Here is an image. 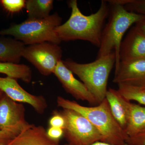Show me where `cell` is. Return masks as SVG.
<instances>
[{
  "label": "cell",
  "instance_id": "cell-1",
  "mask_svg": "<svg viewBox=\"0 0 145 145\" xmlns=\"http://www.w3.org/2000/svg\"><path fill=\"white\" fill-rule=\"evenodd\" d=\"M71 12L65 23L55 29V32L61 42L83 40L100 47L105 22L108 18L110 5L106 1H102L99 10L89 16H85L78 8V2H68Z\"/></svg>",
  "mask_w": 145,
  "mask_h": 145
},
{
  "label": "cell",
  "instance_id": "cell-2",
  "mask_svg": "<svg viewBox=\"0 0 145 145\" xmlns=\"http://www.w3.org/2000/svg\"><path fill=\"white\" fill-rule=\"evenodd\" d=\"M57 103L58 106L72 110L88 119L101 134V142L113 145L127 144L128 136L114 119L106 98L92 107L84 106L61 96L57 97Z\"/></svg>",
  "mask_w": 145,
  "mask_h": 145
},
{
  "label": "cell",
  "instance_id": "cell-3",
  "mask_svg": "<svg viewBox=\"0 0 145 145\" xmlns=\"http://www.w3.org/2000/svg\"><path fill=\"white\" fill-rule=\"evenodd\" d=\"M108 3L110 7L108 22L103 29L97 59L114 51L116 55V68L120 61L119 52L123 36L133 24L144 20L145 16L128 11L122 5Z\"/></svg>",
  "mask_w": 145,
  "mask_h": 145
},
{
  "label": "cell",
  "instance_id": "cell-4",
  "mask_svg": "<svg viewBox=\"0 0 145 145\" xmlns=\"http://www.w3.org/2000/svg\"><path fill=\"white\" fill-rule=\"evenodd\" d=\"M63 61L67 67L80 79L98 105L105 99L109 76L116 62L114 51L88 63H79L70 59Z\"/></svg>",
  "mask_w": 145,
  "mask_h": 145
},
{
  "label": "cell",
  "instance_id": "cell-5",
  "mask_svg": "<svg viewBox=\"0 0 145 145\" xmlns=\"http://www.w3.org/2000/svg\"><path fill=\"white\" fill-rule=\"evenodd\" d=\"M62 18L58 13L50 15L41 20H28L0 30V36H11L25 45H33L44 42L59 44L61 42L55 29L61 25Z\"/></svg>",
  "mask_w": 145,
  "mask_h": 145
},
{
  "label": "cell",
  "instance_id": "cell-6",
  "mask_svg": "<svg viewBox=\"0 0 145 145\" xmlns=\"http://www.w3.org/2000/svg\"><path fill=\"white\" fill-rule=\"evenodd\" d=\"M65 121L63 137L71 145H90L101 141L100 133L85 117L72 110L60 111Z\"/></svg>",
  "mask_w": 145,
  "mask_h": 145
},
{
  "label": "cell",
  "instance_id": "cell-7",
  "mask_svg": "<svg viewBox=\"0 0 145 145\" xmlns=\"http://www.w3.org/2000/svg\"><path fill=\"white\" fill-rule=\"evenodd\" d=\"M62 50L59 45L44 42L25 48L22 57L31 63L42 75L54 73L58 63L61 60Z\"/></svg>",
  "mask_w": 145,
  "mask_h": 145
},
{
  "label": "cell",
  "instance_id": "cell-8",
  "mask_svg": "<svg viewBox=\"0 0 145 145\" xmlns=\"http://www.w3.org/2000/svg\"><path fill=\"white\" fill-rule=\"evenodd\" d=\"M0 89L13 101L30 105L38 114H43L47 108V101L43 96L29 93L20 85L16 79L0 77Z\"/></svg>",
  "mask_w": 145,
  "mask_h": 145
},
{
  "label": "cell",
  "instance_id": "cell-9",
  "mask_svg": "<svg viewBox=\"0 0 145 145\" xmlns=\"http://www.w3.org/2000/svg\"><path fill=\"white\" fill-rule=\"evenodd\" d=\"M54 74L67 93L78 100L98 105L96 99L82 82L78 80L62 60L57 64Z\"/></svg>",
  "mask_w": 145,
  "mask_h": 145
},
{
  "label": "cell",
  "instance_id": "cell-10",
  "mask_svg": "<svg viewBox=\"0 0 145 145\" xmlns=\"http://www.w3.org/2000/svg\"><path fill=\"white\" fill-rule=\"evenodd\" d=\"M112 82L145 88V60L121 61L115 68Z\"/></svg>",
  "mask_w": 145,
  "mask_h": 145
},
{
  "label": "cell",
  "instance_id": "cell-11",
  "mask_svg": "<svg viewBox=\"0 0 145 145\" xmlns=\"http://www.w3.org/2000/svg\"><path fill=\"white\" fill-rule=\"evenodd\" d=\"M29 124L25 119V108L3 93L0 98V130Z\"/></svg>",
  "mask_w": 145,
  "mask_h": 145
},
{
  "label": "cell",
  "instance_id": "cell-12",
  "mask_svg": "<svg viewBox=\"0 0 145 145\" xmlns=\"http://www.w3.org/2000/svg\"><path fill=\"white\" fill-rule=\"evenodd\" d=\"M119 59L120 61L145 60V35L138 31L135 26L130 29L122 40Z\"/></svg>",
  "mask_w": 145,
  "mask_h": 145
},
{
  "label": "cell",
  "instance_id": "cell-13",
  "mask_svg": "<svg viewBox=\"0 0 145 145\" xmlns=\"http://www.w3.org/2000/svg\"><path fill=\"white\" fill-rule=\"evenodd\" d=\"M59 142L50 139L41 125L31 126L22 131L7 145H57Z\"/></svg>",
  "mask_w": 145,
  "mask_h": 145
},
{
  "label": "cell",
  "instance_id": "cell-14",
  "mask_svg": "<svg viewBox=\"0 0 145 145\" xmlns=\"http://www.w3.org/2000/svg\"><path fill=\"white\" fill-rule=\"evenodd\" d=\"M125 99L127 114L125 131L128 137H132L145 128V107L132 103Z\"/></svg>",
  "mask_w": 145,
  "mask_h": 145
},
{
  "label": "cell",
  "instance_id": "cell-15",
  "mask_svg": "<svg viewBox=\"0 0 145 145\" xmlns=\"http://www.w3.org/2000/svg\"><path fill=\"white\" fill-rule=\"evenodd\" d=\"M25 47L22 42L0 36V62L19 64Z\"/></svg>",
  "mask_w": 145,
  "mask_h": 145
},
{
  "label": "cell",
  "instance_id": "cell-16",
  "mask_svg": "<svg viewBox=\"0 0 145 145\" xmlns=\"http://www.w3.org/2000/svg\"><path fill=\"white\" fill-rule=\"evenodd\" d=\"M105 98L114 119L125 131L127 121V114L124 98L117 89L112 88L108 89Z\"/></svg>",
  "mask_w": 145,
  "mask_h": 145
},
{
  "label": "cell",
  "instance_id": "cell-17",
  "mask_svg": "<svg viewBox=\"0 0 145 145\" xmlns=\"http://www.w3.org/2000/svg\"><path fill=\"white\" fill-rule=\"evenodd\" d=\"M52 0H27L25 7L28 20H41L50 16L53 8Z\"/></svg>",
  "mask_w": 145,
  "mask_h": 145
},
{
  "label": "cell",
  "instance_id": "cell-18",
  "mask_svg": "<svg viewBox=\"0 0 145 145\" xmlns=\"http://www.w3.org/2000/svg\"><path fill=\"white\" fill-rule=\"evenodd\" d=\"M0 73L7 77L20 79L24 82L29 83L32 79V71L27 65L0 62Z\"/></svg>",
  "mask_w": 145,
  "mask_h": 145
},
{
  "label": "cell",
  "instance_id": "cell-19",
  "mask_svg": "<svg viewBox=\"0 0 145 145\" xmlns=\"http://www.w3.org/2000/svg\"><path fill=\"white\" fill-rule=\"evenodd\" d=\"M117 90L128 101H135L145 106V89L127 85L118 84Z\"/></svg>",
  "mask_w": 145,
  "mask_h": 145
},
{
  "label": "cell",
  "instance_id": "cell-20",
  "mask_svg": "<svg viewBox=\"0 0 145 145\" xmlns=\"http://www.w3.org/2000/svg\"><path fill=\"white\" fill-rule=\"evenodd\" d=\"M31 125L29 124L27 125L17 127L11 129L0 130V144H8L22 131L31 126Z\"/></svg>",
  "mask_w": 145,
  "mask_h": 145
},
{
  "label": "cell",
  "instance_id": "cell-21",
  "mask_svg": "<svg viewBox=\"0 0 145 145\" xmlns=\"http://www.w3.org/2000/svg\"><path fill=\"white\" fill-rule=\"evenodd\" d=\"M0 3L5 9L10 13L19 12L25 7L24 0H2Z\"/></svg>",
  "mask_w": 145,
  "mask_h": 145
},
{
  "label": "cell",
  "instance_id": "cell-22",
  "mask_svg": "<svg viewBox=\"0 0 145 145\" xmlns=\"http://www.w3.org/2000/svg\"><path fill=\"white\" fill-rule=\"evenodd\" d=\"M125 7L128 11L145 16V0H131Z\"/></svg>",
  "mask_w": 145,
  "mask_h": 145
},
{
  "label": "cell",
  "instance_id": "cell-23",
  "mask_svg": "<svg viewBox=\"0 0 145 145\" xmlns=\"http://www.w3.org/2000/svg\"><path fill=\"white\" fill-rule=\"evenodd\" d=\"M48 124L49 127L60 128L64 129L65 126V121L60 112L55 110L49 119Z\"/></svg>",
  "mask_w": 145,
  "mask_h": 145
},
{
  "label": "cell",
  "instance_id": "cell-24",
  "mask_svg": "<svg viewBox=\"0 0 145 145\" xmlns=\"http://www.w3.org/2000/svg\"><path fill=\"white\" fill-rule=\"evenodd\" d=\"M126 143L129 145H145V128L136 135L129 137Z\"/></svg>",
  "mask_w": 145,
  "mask_h": 145
},
{
  "label": "cell",
  "instance_id": "cell-25",
  "mask_svg": "<svg viewBox=\"0 0 145 145\" xmlns=\"http://www.w3.org/2000/svg\"><path fill=\"white\" fill-rule=\"evenodd\" d=\"M47 134L50 139L59 142L60 139L63 137L64 129L60 128L49 127L46 131Z\"/></svg>",
  "mask_w": 145,
  "mask_h": 145
},
{
  "label": "cell",
  "instance_id": "cell-26",
  "mask_svg": "<svg viewBox=\"0 0 145 145\" xmlns=\"http://www.w3.org/2000/svg\"><path fill=\"white\" fill-rule=\"evenodd\" d=\"M134 26L138 31L145 35V19L135 24Z\"/></svg>",
  "mask_w": 145,
  "mask_h": 145
},
{
  "label": "cell",
  "instance_id": "cell-27",
  "mask_svg": "<svg viewBox=\"0 0 145 145\" xmlns=\"http://www.w3.org/2000/svg\"><path fill=\"white\" fill-rule=\"evenodd\" d=\"M64 145H71L69 144H65ZM90 145H113L110 144H108V143L104 142H101V141H98V142H96L93 143L92 144ZM129 145L128 144H125V145Z\"/></svg>",
  "mask_w": 145,
  "mask_h": 145
},
{
  "label": "cell",
  "instance_id": "cell-28",
  "mask_svg": "<svg viewBox=\"0 0 145 145\" xmlns=\"http://www.w3.org/2000/svg\"><path fill=\"white\" fill-rule=\"evenodd\" d=\"M3 91H2L1 89H0V98H1V96H2L3 94Z\"/></svg>",
  "mask_w": 145,
  "mask_h": 145
},
{
  "label": "cell",
  "instance_id": "cell-29",
  "mask_svg": "<svg viewBox=\"0 0 145 145\" xmlns=\"http://www.w3.org/2000/svg\"><path fill=\"white\" fill-rule=\"evenodd\" d=\"M0 145H7V144L5 145V144H0Z\"/></svg>",
  "mask_w": 145,
  "mask_h": 145
},
{
  "label": "cell",
  "instance_id": "cell-30",
  "mask_svg": "<svg viewBox=\"0 0 145 145\" xmlns=\"http://www.w3.org/2000/svg\"><path fill=\"white\" fill-rule=\"evenodd\" d=\"M57 145H60L59 144H58Z\"/></svg>",
  "mask_w": 145,
  "mask_h": 145
},
{
  "label": "cell",
  "instance_id": "cell-31",
  "mask_svg": "<svg viewBox=\"0 0 145 145\" xmlns=\"http://www.w3.org/2000/svg\"><path fill=\"white\" fill-rule=\"evenodd\" d=\"M145 89V88H144Z\"/></svg>",
  "mask_w": 145,
  "mask_h": 145
}]
</instances>
